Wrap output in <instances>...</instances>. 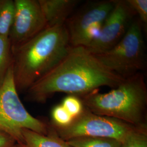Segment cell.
<instances>
[{
  "instance_id": "obj_1",
  "label": "cell",
  "mask_w": 147,
  "mask_h": 147,
  "mask_svg": "<svg viewBox=\"0 0 147 147\" xmlns=\"http://www.w3.org/2000/svg\"><path fill=\"white\" fill-rule=\"evenodd\" d=\"M125 79L105 68L85 47H76L27 91L32 99L44 101L58 92L81 96L102 86L115 88Z\"/></svg>"
},
{
  "instance_id": "obj_2",
  "label": "cell",
  "mask_w": 147,
  "mask_h": 147,
  "mask_svg": "<svg viewBox=\"0 0 147 147\" xmlns=\"http://www.w3.org/2000/svg\"><path fill=\"white\" fill-rule=\"evenodd\" d=\"M65 25L47 27L13 50L12 69L18 90H27L56 67L72 48Z\"/></svg>"
},
{
  "instance_id": "obj_3",
  "label": "cell",
  "mask_w": 147,
  "mask_h": 147,
  "mask_svg": "<svg viewBox=\"0 0 147 147\" xmlns=\"http://www.w3.org/2000/svg\"><path fill=\"white\" fill-rule=\"evenodd\" d=\"M79 97L84 107L96 115L134 125H145L147 87L141 73L126 78L107 93H100L97 89Z\"/></svg>"
},
{
  "instance_id": "obj_4",
  "label": "cell",
  "mask_w": 147,
  "mask_h": 147,
  "mask_svg": "<svg viewBox=\"0 0 147 147\" xmlns=\"http://www.w3.org/2000/svg\"><path fill=\"white\" fill-rule=\"evenodd\" d=\"M143 27L135 17L121 40L107 51L93 54L105 68L126 79L141 73L146 64Z\"/></svg>"
},
{
  "instance_id": "obj_5",
  "label": "cell",
  "mask_w": 147,
  "mask_h": 147,
  "mask_svg": "<svg viewBox=\"0 0 147 147\" xmlns=\"http://www.w3.org/2000/svg\"><path fill=\"white\" fill-rule=\"evenodd\" d=\"M24 129L41 134L47 133V125L30 115L20 99L11 65L0 86V131L21 144Z\"/></svg>"
},
{
  "instance_id": "obj_6",
  "label": "cell",
  "mask_w": 147,
  "mask_h": 147,
  "mask_svg": "<svg viewBox=\"0 0 147 147\" xmlns=\"http://www.w3.org/2000/svg\"><path fill=\"white\" fill-rule=\"evenodd\" d=\"M141 126L142 125H134L114 118L96 115L85 107L81 114L74 118L68 126L53 125L59 136L64 141L92 137L113 138L121 143L130 132Z\"/></svg>"
},
{
  "instance_id": "obj_7",
  "label": "cell",
  "mask_w": 147,
  "mask_h": 147,
  "mask_svg": "<svg viewBox=\"0 0 147 147\" xmlns=\"http://www.w3.org/2000/svg\"><path fill=\"white\" fill-rule=\"evenodd\" d=\"M115 4V0L90 2L69 18L65 26L72 47H86L91 42Z\"/></svg>"
},
{
  "instance_id": "obj_8",
  "label": "cell",
  "mask_w": 147,
  "mask_h": 147,
  "mask_svg": "<svg viewBox=\"0 0 147 147\" xmlns=\"http://www.w3.org/2000/svg\"><path fill=\"white\" fill-rule=\"evenodd\" d=\"M136 16L127 0H115L113 8L96 36L85 48L92 54L103 53L113 47L124 37Z\"/></svg>"
},
{
  "instance_id": "obj_9",
  "label": "cell",
  "mask_w": 147,
  "mask_h": 147,
  "mask_svg": "<svg viewBox=\"0 0 147 147\" xmlns=\"http://www.w3.org/2000/svg\"><path fill=\"white\" fill-rule=\"evenodd\" d=\"M16 11L9 35L12 50L47 27L38 0H14Z\"/></svg>"
},
{
  "instance_id": "obj_10",
  "label": "cell",
  "mask_w": 147,
  "mask_h": 147,
  "mask_svg": "<svg viewBox=\"0 0 147 147\" xmlns=\"http://www.w3.org/2000/svg\"><path fill=\"white\" fill-rule=\"evenodd\" d=\"M38 2L47 22V27H51L65 25L80 1L78 0H38Z\"/></svg>"
},
{
  "instance_id": "obj_11",
  "label": "cell",
  "mask_w": 147,
  "mask_h": 147,
  "mask_svg": "<svg viewBox=\"0 0 147 147\" xmlns=\"http://www.w3.org/2000/svg\"><path fill=\"white\" fill-rule=\"evenodd\" d=\"M22 136L24 147H71L57 134H41L24 129Z\"/></svg>"
},
{
  "instance_id": "obj_12",
  "label": "cell",
  "mask_w": 147,
  "mask_h": 147,
  "mask_svg": "<svg viewBox=\"0 0 147 147\" xmlns=\"http://www.w3.org/2000/svg\"><path fill=\"white\" fill-rule=\"evenodd\" d=\"M15 11L14 0H0V36L9 38Z\"/></svg>"
},
{
  "instance_id": "obj_13",
  "label": "cell",
  "mask_w": 147,
  "mask_h": 147,
  "mask_svg": "<svg viewBox=\"0 0 147 147\" xmlns=\"http://www.w3.org/2000/svg\"><path fill=\"white\" fill-rule=\"evenodd\" d=\"M66 141L71 147H121V142L109 138L82 137Z\"/></svg>"
},
{
  "instance_id": "obj_14",
  "label": "cell",
  "mask_w": 147,
  "mask_h": 147,
  "mask_svg": "<svg viewBox=\"0 0 147 147\" xmlns=\"http://www.w3.org/2000/svg\"><path fill=\"white\" fill-rule=\"evenodd\" d=\"M13 62V51L8 37L0 36V86Z\"/></svg>"
},
{
  "instance_id": "obj_15",
  "label": "cell",
  "mask_w": 147,
  "mask_h": 147,
  "mask_svg": "<svg viewBox=\"0 0 147 147\" xmlns=\"http://www.w3.org/2000/svg\"><path fill=\"white\" fill-rule=\"evenodd\" d=\"M121 147H147L146 127L140 126L130 132L121 143Z\"/></svg>"
},
{
  "instance_id": "obj_16",
  "label": "cell",
  "mask_w": 147,
  "mask_h": 147,
  "mask_svg": "<svg viewBox=\"0 0 147 147\" xmlns=\"http://www.w3.org/2000/svg\"><path fill=\"white\" fill-rule=\"evenodd\" d=\"M61 105L73 118L79 116L84 110V106L79 96L69 95L63 101Z\"/></svg>"
},
{
  "instance_id": "obj_17",
  "label": "cell",
  "mask_w": 147,
  "mask_h": 147,
  "mask_svg": "<svg viewBox=\"0 0 147 147\" xmlns=\"http://www.w3.org/2000/svg\"><path fill=\"white\" fill-rule=\"evenodd\" d=\"M53 125L59 127L69 125L73 121V118L61 105L55 106L52 111Z\"/></svg>"
},
{
  "instance_id": "obj_18",
  "label": "cell",
  "mask_w": 147,
  "mask_h": 147,
  "mask_svg": "<svg viewBox=\"0 0 147 147\" xmlns=\"http://www.w3.org/2000/svg\"><path fill=\"white\" fill-rule=\"evenodd\" d=\"M129 5L135 11L137 17L141 22L144 30L147 29V0H127Z\"/></svg>"
},
{
  "instance_id": "obj_19",
  "label": "cell",
  "mask_w": 147,
  "mask_h": 147,
  "mask_svg": "<svg viewBox=\"0 0 147 147\" xmlns=\"http://www.w3.org/2000/svg\"><path fill=\"white\" fill-rule=\"evenodd\" d=\"M17 143L16 140L5 133L0 131V147H10Z\"/></svg>"
},
{
  "instance_id": "obj_20",
  "label": "cell",
  "mask_w": 147,
  "mask_h": 147,
  "mask_svg": "<svg viewBox=\"0 0 147 147\" xmlns=\"http://www.w3.org/2000/svg\"><path fill=\"white\" fill-rule=\"evenodd\" d=\"M10 147H23V146L21 144H19V143H16L14 145H13V146H11Z\"/></svg>"
}]
</instances>
